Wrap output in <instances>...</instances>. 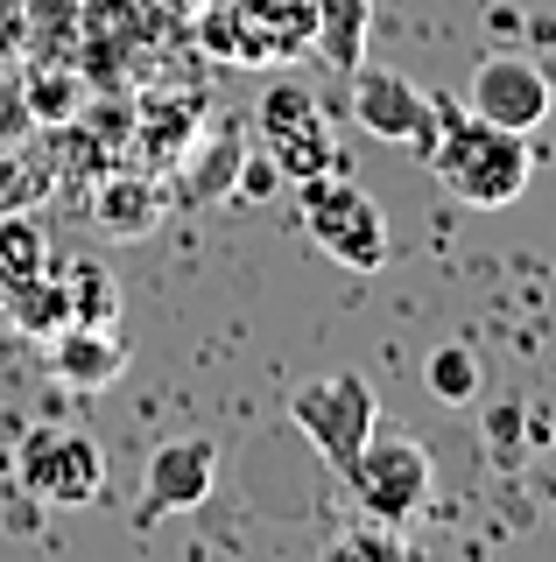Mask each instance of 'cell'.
Wrapping results in <instances>:
<instances>
[{
  "label": "cell",
  "mask_w": 556,
  "mask_h": 562,
  "mask_svg": "<svg viewBox=\"0 0 556 562\" xmlns=\"http://www.w3.org/2000/svg\"><path fill=\"white\" fill-rule=\"evenodd\" d=\"M437 105H444V127H437V148H430V176H437L458 204H472V211L514 204L521 190H529V176H535L529 134L493 127V120L465 113V105L444 99V92H437Z\"/></svg>",
  "instance_id": "obj_1"
},
{
  "label": "cell",
  "mask_w": 556,
  "mask_h": 562,
  "mask_svg": "<svg viewBox=\"0 0 556 562\" xmlns=\"http://www.w3.org/2000/svg\"><path fill=\"white\" fill-rule=\"evenodd\" d=\"M303 233L318 239V254H332L345 274L388 268V211L338 169H324V176L303 183Z\"/></svg>",
  "instance_id": "obj_2"
},
{
  "label": "cell",
  "mask_w": 556,
  "mask_h": 562,
  "mask_svg": "<svg viewBox=\"0 0 556 562\" xmlns=\"http://www.w3.org/2000/svg\"><path fill=\"white\" fill-rule=\"evenodd\" d=\"M345 485H353V506L367 520H394L409 527L430 506V485H437V464H430V443L415 436H367L359 457L345 464Z\"/></svg>",
  "instance_id": "obj_3"
},
{
  "label": "cell",
  "mask_w": 556,
  "mask_h": 562,
  "mask_svg": "<svg viewBox=\"0 0 556 562\" xmlns=\"http://www.w3.org/2000/svg\"><path fill=\"white\" fill-rule=\"evenodd\" d=\"M289 422L303 429V443L324 457L332 471H345L359 457V443L380 429V401L359 373H318L289 386Z\"/></svg>",
  "instance_id": "obj_4"
},
{
  "label": "cell",
  "mask_w": 556,
  "mask_h": 562,
  "mask_svg": "<svg viewBox=\"0 0 556 562\" xmlns=\"http://www.w3.org/2000/svg\"><path fill=\"white\" fill-rule=\"evenodd\" d=\"M14 479H22V492H36L43 506H92L107 492V457H99V443L85 429L43 422L14 450Z\"/></svg>",
  "instance_id": "obj_5"
},
{
  "label": "cell",
  "mask_w": 556,
  "mask_h": 562,
  "mask_svg": "<svg viewBox=\"0 0 556 562\" xmlns=\"http://www.w3.org/2000/svg\"><path fill=\"white\" fill-rule=\"evenodd\" d=\"M254 134H260V155L282 169V183H310V176L338 169L332 120H324V105L303 85H268V99L254 113Z\"/></svg>",
  "instance_id": "obj_6"
},
{
  "label": "cell",
  "mask_w": 556,
  "mask_h": 562,
  "mask_svg": "<svg viewBox=\"0 0 556 562\" xmlns=\"http://www.w3.org/2000/svg\"><path fill=\"white\" fill-rule=\"evenodd\" d=\"M353 78V120L367 127L374 140H402L430 162V148H437V127H444V105L437 92H415V78L402 70H380V64H359L345 70Z\"/></svg>",
  "instance_id": "obj_7"
},
{
  "label": "cell",
  "mask_w": 556,
  "mask_h": 562,
  "mask_svg": "<svg viewBox=\"0 0 556 562\" xmlns=\"http://www.w3.org/2000/svg\"><path fill=\"white\" fill-rule=\"evenodd\" d=\"M310 29H318V0H233L204 35L225 49V64H289Z\"/></svg>",
  "instance_id": "obj_8"
},
{
  "label": "cell",
  "mask_w": 556,
  "mask_h": 562,
  "mask_svg": "<svg viewBox=\"0 0 556 562\" xmlns=\"http://www.w3.org/2000/svg\"><path fill=\"white\" fill-rule=\"evenodd\" d=\"M465 113L493 120V127H508V134H535L556 113L549 70L535 64L529 49H486L479 70H472V99H465Z\"/></svg>",
  "instance_id": "obj_9"
},
{
  "label": "cell",
  "mask_w": 556,
  "mask_h": 562,
  "mask_svg": "<svg viewBox=\"0 0 556 562\" xmlns=\"http://www.w3.org/2000/svg\"><path fill=\"white\" fill-rule=\"evenodd\" d=\"M219 485V443L212 436H169L148 450L142 471V520H169V514H198Z\"/></svg>",
  "instance_id": "obj_10"
},
{
  "label": "cell",
  "mask_w": 556,
  "mask_h": 562,
  "mask_svg": "<svg viewBox=\"0 0 556 562\" xmlns=\"http://www.w3.org/2000/svg\"><path fill=\"white\" fill-rule=\"evenodd\" d=\"M49 366H57L64 386L92 394V386H113L127 373V345H120L113 324H64L57 338H49Z\"/></svg>",
  "instance_id": "obj_11"
},
{
  "label": "cell",
  "mask_w": 556,
  "mask_h": 562,
  "mask_svg": "<svg viewBox=\"0 0 556 562\" xmlns=\"http://www.w3.org/2000/svg\"><path fill=\"white\" fill-rule=\"evenodd\" d=\"M479 408V429H486V457H493V471H529V457L549 443V415L543 408H529L521 394H500V401H472Z\"/></svg>",
  "instance_id": "obj_12"
},
{
  "label": "cell",
  "mask_w": 556,
  "mask_h": 562,
  "mask_svg": "<svg viewBox=\"0 0 556 562\" xmlns=\"http://www.w3.org/2000/svg\"><path fill=\"white\" fill-rule=\"evenodd\" d=\"M92 225L107 239H148L155 225H163V190H155L148 176H107V183L92 190Z\"/></svg>",
  "instance_id": "obj_13"
},
{
  "label": "cell",
  "mask_w": 556,
  "mask_h": 562,
  "mask_svg": "<svg viewBox=\"0 0 556 562\" xmlns=\"http://www.w3.org/2000/svg\"><path fill=\"white\" fill-rule=\"evenodd\" d=\"M367 29H374V0H318L310 43H318V57L332 70H359V57H367Z\"/></svg>",
  "instance_id": "obj_14"
},
{
  "label": "cell",
  "mask_w": 556,
  "mask_h": 562,
  "mask_svg": "<svg viewBox=\"0 0 556 562\" xmlns=\"http://www.w3.org/2000/svg\"><path fill=\"white\" fill-rule=\"evenodd\" d=\"M423 386H430V401H444V408H472V401L486 394V359H479V345H472V338L437 345V351L423 359Z\"/></svg>",
  "instance_id": "obj_15"
},
{
  "label": "cell",
  "mask_w": 556,
  "mask_h": 562,
  "mask_svg": "<svg viewBox=\"0 0 556 562\" xmlns=\"http://www.w3.org/2000/svg\"><path fill=\"white\" fill-rule=\"evenodd\" d=\"M43 268H49V239H43L36 211H0V303L22 281H36Z\"/></svg>",
  "instance_id": "obj_16"
},
{
  "label": "cell",
  "mask_w": 556,
  "mask_h": 562,
  "mask_svg": "<svg viewBox=\"0 0 556 562\" xmlns=\"http://www.w3.org/2000/svg\"><path fill=\"white\" fill-rule=\"evenodd\" d=\"M324 562H415V541L394 520H367V514H359L353 527H338V535H332Z\"/></svg>",
  "instance_id": "obj_17"
},
{
  "label": "cell",
  "mask_w": 556,
  "mask_h": 562,
  "mask_svg": "<svg viewBox=\"0 0 556 562\" xmlns=\"http://www.w3.org/2000/svg\"><path fill=\"white\" fill-rule=\"evenodd\" d=\"M57 281H64V310H71V324H120V281L99 268V260H71Z\"/></svg>",
  "instance_id": "obj_18"
},
{
  "label": "cell",
  "mask_w": 556,
  "mask_h": 562,
  "mask_svg": "<svg viewBox=\"0 0 556 562\" xmlns=\"http://www.w3.org/2000/svg\"><path fill=\"white\" fill-rule=\"evenodd\" d=\"M0 310H8L14 324L29 330V338H57V330L71 324V310H64V281H57V268H43L36 281H22V289H14Z\"/></svg>",
  "instance_id": "obj_19"
},
{
  "label": "cell",
  "mask_w": 556,
  "mask_h": 562,
  "mask_svg": "<svg viewBox=\"0 0 556 562\" xmlns=\"http://www.w3.org/2000/svg\"><path fill=\"white\" fill-rule=\"evenodd\" d=\"M49 198V169L29 162L14 140H0V211H36Z\"/></svg>",
  "instance_id": "obj_20"
},
{
  "label": "cell",
  "mask_w": 556,
  "mask_h": 562,
  "mask_svg": "<svg viewBox=\"0 0 556 562\" xmlns=\"http://www.w3.org/2000/svg\"><path fill=\"white\" fill-rule=\"evenodd\" d=\"M36 127V113H29V92L14 78H0V140H22Z\"/></svg>",
  "instance_id": "obj_21"
},
{
  "label": "cell",
  "mask_w": 556,
  "mask_h": 562,
  "mask_svg": "<svg viewBox=\"0 0 556 562\" xmlns=\"http://www.w3.org/2000/svg\"><path fill=\"white\" fill-rule=\"evenodd\" d=\"M240 176H233V190L240 198H275V183H282V169L268 162V155H254V162H233Z\"/></svg>",
  "instance_id": "obj_22"
}]
</instances>
